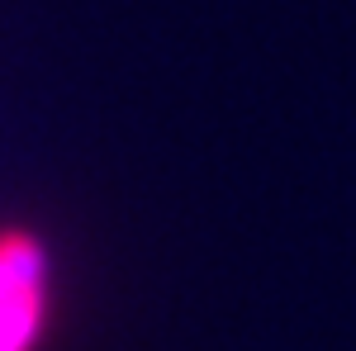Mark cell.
Wrapping results in <instances>:
<instances>
[{"instance_id":"1","label":"cell","mask_w":356,"mask_h":351,"mask_svg":"<svg viewBox=\"0 0 356 351\" xmlns=\"http://www.w3.org/2000/svg\"><path fill=\"white\" fill-rule=\"evenodd\" d=\"M48 261L29 233H0V351H33L43 327Z\"/></svg>"}]
</instances>
